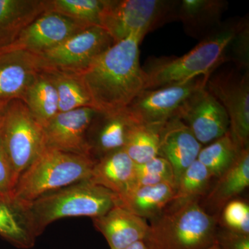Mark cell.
I'll use <instances>...</instances> for the list:
<instances>
[{
    "label": "cell",
    "mask_w": 249,
    "mask_h": 249,
    "mask_svg": "<svg viewBox=\"0 0 249 249\" xmlns=\"http://www.w3.org/2000/svg\"><path fill=\"white\" fill-rule=\"evenodd\" d=\"M143 37L140 34H132L116 42L76 73L98 112L124 110L145 89L139 60V45Z\"/></svg>",
    "instance_id": "cell-1"
},
{
    "label": "cell",
    "mask_w": 249,
    "mask_h": 249,
    "mask_svg": "<svg viewBox=\"0 0 249 249\" xmlns=\"http://www.w3.org/2000/svg\"><path fill=\"white\" fill-rule=\"evenodd\" d=\"M243 21L221 25L181 56L149 59L142 67L145 89L182 84L198 76H211L219 65L228 60L229 44Z\"/></svg>",
    "instance_id": "cell-2"
},
{
    "label": "cell",
    "mask_w": 249,
    "mask_h": 249,
    "mask_svg": "<svg viewBox=\"0 0 249 249\" xmlns=\"http://www.w3.org/2000/svg\"><path fill=\"white\" fill-rule=\"evenodd\" d=\"M218 219L198 199L172 201L150 219L143 241L150 249H205L216 243Z\"/></svg>",
    "instance_id": "cell-3"
},
{
    "label": "cell",
    "mask_w": 249,
    "mask_h": 249,
    "mask_svg": "<svg viewBox=\"0 0 249 249\" xmlns=\"http://www.w3.org/2000/svg\"><path fill=\"white\" fill-rule=\"evenodd\" d=\"M16 203L22 208L37 237L49 224L62 218L100 217L119 204V198L104 187L84 181L30 202Z\"/></svg>",
    "instance_id": "cell-4"
},
{
    "label": "cell",
    "mask_w": 249,
    "mask_h": 249,
    "mask_svg": "<svg viewBox=\"0 0 249 249\" xmlns=\"http://www.w3.org/2000/svg\"><path fill=\"white\" fill-rule=\"evenodd\" d=\"M96 160L44 147L18 178L11 200L30 202L74 183L88 181Z\"/></svg>",
    "instance_id": "cell-5"
},
{
    "label": "cell",
    "mask_w": 249,
    "mask_h": 249,
    "mask_svg": "<svg viewBox=\"0 0 249 249\" xmlns=\"http://www.w3.org/2000/svg\"><path fill=\"white\" fill-rule=\"evenodd\" d=\"M0 143L11 163L16 185L45 147L43 127L22 100H13L6 105L0 117Z\"/></svg>",
    "instance_id": "cell-6"
},
{
    "label": "cell",
    "mask_w": 249,
    "mask_h": 249,
    "mask_svg": "<svg viewBox=\"0 0 249 249\" xmlns=\"http://www.w3.org/2000/svg\"><path fill=\"white\" fill-rule=\"evenodd\" d=\"M178 1L165 0H107L101 27L114 43L132 34L147 33L174 19Z\"/></svg>",
    "instance_id": "cell-7"
},
{
    "label": "cell",
    "mask_w": 249,
    "mask_h": 249,
    "mask_svg": "<svg viewBox=\"0 0 249 249\" xmlns=\"http://www.w3.org/2000/svg\"><path fill=\"white\" fill-rule=\"evenodd\" d=\"M209 77L198 76L182 84L143 90L126 109L137 124H165L178 118L180 108L192 95L206 86Z\"/></svg>",
    "instance_id": "cell-8"
},
{
    "label": "cell",
    "mask_w": 249,
    "mask_h": 249,
    "mask_svg": "<svg viewBox=\"0 0 249 249\" xmlns=\"http://www.w3.org/2000/svg\"><path fill=\"white\" fill-rule=\"evenodd\" d=\"M114 44L103 28L91 27L38 55L43 62L44 70L78 73Z\"/></svg>",
    "instance_id": "cell-9"
},
{
    "label": "cell",
    "mask_w": 249,
    "mask_h": 249,
    "mask_svg": "<svg viewBox=\"0 0 249 249\" xmlns=\"http://www.w3.org/2000/svg\"><path fill=\"white\" fill-rule=\"evenodd\" d=\"M232 71L210 76L206 89L227 111L229 131L242 148L249 147V73Z\"/></svg>",
    "instance_id": "cell-10"
},
{
    "label": "cell",
    "mask_w": 249,
    "mask_h": 249,
    "mask_svg": "<svg viewBox=\"0 0 249 249\" xmlns=\"http://www.w3.org/2000/svg\"><path fill=\"white\" fill-rule=\"evenodd\" d=\"M178 118L203 146L227 134L230 127L227 111L206 86L187 100L180 108Z\"/></svg>",
    "instance_id": "cell-11"
},
{
    "label": "cell",
    "mask_w": 249,
    "mask_h": 249,
    "mask_svg": "<svg viewBox=\"0 0 249 249\" xmlns=\"http://www.w3.org/2000/svg\"><path fill=\"white\" fill-rule=\"evenodd\" d=\"M98 113L93 107L58 112L43 128L45 146L92 157L88 132Z\"/></svg>",
    "instance_id": "cell-12"
},
{
    "label": "cell",
    "mask_w": 249,
    "mask_h": 249,
    "mask_svg": "<svg viewBox=\"0 0 249 249\" xmlns=\"http://www.w3.org/2000/svg\"><path fill=\"white\" fill-rule=\"evenodd\" d=\"M89 27H91L58 13L47 11L22 31L14 42L2 49L40 54Z\"/></svg>",
    "instance_id": "cell-13"
},
{
    "label": "cell",
    "mask_w": 249,
    "mask_h": 249,
    "mask_svg": "<svg viewBox=\"0 0 249 249\" xmlns=\"http://www.w3.org/2000/svg\"><path fill=\"white\" fill-rule=\"evenodd\" d=\"M44 70L38 54L0 49V101L22 100L36 76Z\"/></svg>",
    "instance_id": "cell-14"
},
{
    "label": "cell",
    "mask_w": 249,
    "mask_h": 249,
    "mask_svg": "<svg viewBox=\"0 0 249 249\" xmlns=\"http://www.w3.org/2000/svg\"><path fill=\"white\" fill-rule=\"evenodd\" d=\"M202 147L191 129L178 118L163 124L159 156L171 165L175 175V186L183 172L197 160Z\"/></svg>",
    "instance_id": "cell-15"
},
{
    "label": "cell",
    "mask_w": 249,
    "mask_h": 249,
    "mask_svg": "<svg viewBox=\"0 0 249 249\" xmlns=\"http://www.w3.org/2000/svg\"><path fill=\"white\" fill-rule=\"evenodd\" d=\"M136 124L126 109L109 114L98 112L88 132V142L93 158L97 160L124 149L129 131Z\"/></svg>",
    "instance_id": "cell-16"
},
{
    "label": "cell",
    "mask_w": 249,
    "mask_h": 249,
    "mask_svg": "<svg viewBox=\"0 0 249 249\" xmlns=\"http://www.w3.org/2000/svg\"><path fill=\"white\" fill-rule=\"evenodd\" d=\"M92 220L110 249H124L145 240L149 229L146 219L132 213L119 204Z\"/></svg>",
    "instance_id": "cell-17"
},
{
    "label": "cell",
    "mask_w": 249,
    "mask_h": 249,
    "mask_svg": "<svg viewBox=\"0 0 249 249\" xmlns=\"http://www.w3.org/2000/svg\"><path fill=\"white\" fill-rule=\"evenodd\" d=\"M135 167L125 150L121 149L96 160L88 181L104 187L119 199L134 188Z\"/></svg>",
    "instance_id": "cell-18"
},
{
    "label": "cell",
    "mask_w": 249,
    "mask_h": 249,
    "mask_svg": "<svg viewBox=\"0 0 249 249\" xmlns=\"http://www.w3.org/2000/svg\"><path fill=\"white\" fill-rule=\"evenodd\" d=\"M249 186V147L243 148L231 166L217 178L205 196L204 206L209 213L217 215L223 208Z\"/></svg>",
    "instance_id": "cell-19"
},
{
    "label": "cell",
    "mask_w": 249,
    "mask_h": 249,
    "mask_svg": "<svg viewBox=\"0 0 249 249\" xmlns=\"http://www.w3.org/2000/svg\"><path fill=\"white\" fill-rule=\"evenodd\" d=\"M47 11V0H0V49L11 45Z\"/></svg>",
    "instance_id": "cell-20"
},
{
    "label": "cell",
    "mask_w": 249,
    "mask_h": 249,
    "mask_svg": "<svg viewBox=\"0 0 249 249\" xmlns=\"http://www.w3.org/2000/svg\"><path fill=\"white\" fill-rule=\"evenodd\" d=\"M227 4L223 0L178 1L174 19L181 21L191 36H208L220 27L221 18Z\"/></svg>",
    "instance_id": "cell-21"
},
{
    "label": "cell",
    "mask_w": 249,
    "mask_h": 249,
    "mask_svg": "<svg viewBox=\"0 0 249 249\" xmlns=\"http://www.w3.org/2000/svg\"><path fill=\"white\" fill-rule=\"evenodd\" d=\"M175 185L170 183L136 187L119 199V205L142 219L159 215L173 201Z\"/></svg>",
    "instance_id": "cell-22"
},
{
    "label": "cell",
    "mask_w": 249,
    "mask_h": 249,
    "mask_svg": "<svg viewBox=\"0 0 249 249\" xmlns=\"http://www.w3.org/2000/svg\"><path fill=\"white\" fill-rule=\"evenodd\" d=\"M22 101L43 128L55 117L59 112L58 93L48 72L43 70L36 76Z\"/></svg>",
    "instance_id": "cell-23"
},
{
    "label": "cell",
    "mask_w": 249,
    "mask_h": 249,
    "mask_svg": "<svg viewBox=\"0 0 249 249\" xmlns=\"http://www.w3.org/2000/svg\"><path fill=\"white\" fill-rule=\"evenodd\" d=\"M0 236L18 248L30 249L35 245V234L22 208L1 196Z\"/></svg>",
    "instance_id": "cell-24"
},
{
    "label": "cell",
    "mask_w": 249,
    "mask_h": 249,
    "mask_svg": "<svg viewBox=\"0 0 249 249\" xmlns=\"http://www.w3.org/2000/svg\"><path fill=\"white\" fill-rule=\"evenodd\" d=\"M163 124H136L129 131L124 149L135 164H142L158 157Z\"/></svg>",
    "instance_id": "cell-25"
},
{
    "label": "cell",
    "mask_w": 249,
    "mask_h": 249,
    "mask_svg": "<svg viewBox=\"0 0 249 249\" xmlns=\"http://www.w3.org/2000/svg\"><path fill=\"white\" fill-rule=\"evenodd\" d=\"M242 147L230 131L201 149L197 160L209 170L213 178H218L231 166L240 155Z\"/></svg>",
    "instance_id": "cell-26"
},
{
    "label": "cell",
    "mask_w": 249,
    "mask_h": 249,
    "mask_svg": "<svg viewBox=\"0 0 249 249\" xmlns=\"http://www.w3.org/2000/svg\"><path fill=\"white\" fill-rule=\"evenodd\" d=\"M45 71L50 75L58 93L59 112L93 107L89 95L76 73L56 70Z\"/></svg>",
    "instance_id": "cell-27"
},
{
    "label": "cell",
    "mask_w": 249,
    "mask_h": 249,
    "mask_svg": "<svg viewBox=\"0 0 249 249\" xmlns=\"http://www.w3.org/2000/svg\"><path fill=\"white\" fill-rule=\"evenodd\" d=\"M107 0H47V11L63 15L89 27H101Z\"/></svg>",
    "instance_id": "cell-28"
},
{
    "label": "cell",
    "mask_w": 249,
    "mask_h": 249,
    "mask_svg": "<svg viewBox=\"0 0 249 249\" xmlns=\"http://www.w3.org/2000/svg\"><path fill=\"white\" fill-rule=\"evenodd\" d=\"M212 178L206 166L199 160H196L178 178L173 201L199 200L207 194Z\"/></svg>",
    "instance_id": "cell-29"
},
{
    "label": "cell",
    "mask_w": 249,
    "mask_h": 249,
    "mask_svg": "<svg viewBox=\"0 0 249 249\" xmlns=\"http://www.w3.org/2000/svg\"><path fill=\"white\" fill-rule=\"evenodd\" d=\"M162 183L175 186L173 168L164 158L158 156L142 164H136L134 188Z\"/></svg>",
    "instance_id": "cell-30"
},
{
    "label": "cell",
    "mask_w": 249,
    "mask_h": 249,
    "mask_svg": "<svg viewBox=\"0 0 249 249\" xmlns=\"http://www.w3.org/2000/svg\"><path fill=\"white\" fill-rule=\"evenodd\" d=\"M221 212V221L224 229L249 235V205L247 201L232 199Z\"/></svg>",
    "instance_id": "cell-31"
},
{
    "label": "cell",
    "mask_w": 249,
    "mask_h": 249,
    "mask_svg": "<svg viewBox=\"0 0 249 249\" xmlns=\"http://www.w3.org/2000/svg\"><path fill=\"white\" fill-rule=\"evenodd\" d=\"M231 51V58L235 62L237 70L249 71V29L247 21L244 20L228 48Z\"/></svg>",
    "instance_id": "cell-32"
},
{
    "label": "cell",
    "mask_w": 249,
    "mask_h": 249,
    "mask_svg": "<svg viewBox=\"0 0 249 249\" xmlns=\"http://www.w3.org/2000/svg\"><path fill=\"white\" fill-rule=\"evenodd\" d=\"M15 186L14 172L7 155L0 143V196L11 200Z\"/></svg>",
    "instance_id": "cell-33"
},
{
    "label": "cell",
    "mask_w": 249,
    "mask_h": 249,
    "mask_svg": "<svg viewBox=\"0 0 249 249\" xmlns=\"http://www.w3.org/2000/svg\"><path fill=\"white\" fill-rule=\"evenodd\" d=\"M216 244L222 249H249V235L218 229Z\"/></svg>",
    "instance_id": "cell-34"
},
{
    "label": "cell",
    "mask_w": 249,
    "mask_h": 249,
    "mask_svg": "<svg viewBox=\"0 0 249 249\" xmlns=\"http://www.w3.org/2000/svg\"><path fill=\"white\" fill-rule=\"evenodd\" d=\"M124 249H150L143 240L139 241Z\"/></svg>",
    "instance_id": "cell-35"
},
{
    "label": "cell",
    "mask_w": 249,
    "mask_h": 249,
    "mask_svg": "<svg viewBox=\"0 0 249 249\" xmlns=\"http://www.w3.org/2000/svg\"><path fill=\"white\" fill-rule=\"evenodd\" d=\"M9 102V101H0V117H1L3 111L4 110L6 105H7V103Z\"/></svg>",
    "instance_id": "cell-36"
},
{
    "label": "cell",
    "mask_w": 249,
    "mask_h": 249,
    "mask_svg": "<svg viewBox=\"0 0 249 249\" xmlns=\"http://www.w3.org/2000/svg\"><path fill=\"white\" fill-rule=\"evenodd\" d=\"M205 249H222L217 244H214V245H211V247H208V248Z\"/></svg>",
    "instance_id": "cell-37"
}]
</instances>
